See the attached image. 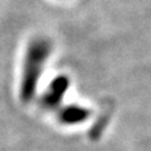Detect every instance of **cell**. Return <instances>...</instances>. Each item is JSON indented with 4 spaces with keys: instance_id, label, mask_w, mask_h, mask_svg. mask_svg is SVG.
<instances>
[{
    "instance_id": "obj_1",
    "label": "cell",
    "mask_w": 151,
    "mask_h": 151,
    "mask_svg": "<svg viewBox=\"0 0 151 151\" xmlns=\"http://www.w3.org/2000/svg\"><path fill=\"white\" fill-rule=\"evenodd\" d=\"M50 53L52 43L47 38H35L28 45L19 87V97L24 103L34 98L38 82Z\"/></svg>"
},
{
    "instance_id": "obj_2",
    "label": "cell",
    "mask_w": 151,
    "mask_h": 151,
    "mask_svg": "<svg viewBox=\"0 0 151 151\" xmlns=\"http://www.w3.org/2000/svg\"><path fill=\"white\" fill-rule=\"evenodd\" d=\"M70 81L67 76H58L55 77L47 88V91L40 98V106L45 110H57L69 88Z\"/></svg>"
},
{
    "instance_id": "obj_3",
    "label": "cell",
    "mask_w": 151,
    "mask_h": 151,
    "mask_svg": "<svg viewBox=\"0 0 151 151\" xmlns=\"http://www.w3.org/2000/svg\"><path fill=\"white\" fill-rule=\"evenodd\" d=\"M89 116H91V111L86 107L78 106V105H68L57 111L58 121L60 124L68 125V126L82 124Z\"/></svg>"
}]
</instances>
